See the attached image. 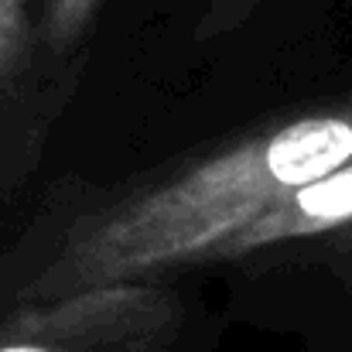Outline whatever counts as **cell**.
<instances>
[{
    "instance_id": "obj_5",
    "label": "cell",
    "mask_w": 352,
    "mask_h": 352,
    "mask_svg": "<svg viewBox=\"0 0 352 352\" xmlns=\"http://www.w3.org/2000/svg\"><path fill=\"white\" fill-rule=\"evenodd\" d=\"M7 3H10V0H0V7H7Z\"/></svg>"
},
{
    "instance_id": "obj_4",
    "label": "cell",
    "mask_w": 352,
    "mask_h": 352,
    "mask_svg": "<svg viewBox=\"0 0 352 352\" xmlns=\"http://www.w3.org/2000/svg\"><path fill=\"white\" fill-rule=\"evenodd\" d=\"M0 352H41V349H0Z\"/></svg>"
},
{
    "instance_id": "obj_2",
    "label": "cell",
    "mask_w": 352,
    "mask_h": 352,
    "mask_svg": "<svg viewBox=\"0 0 352 352\" xmlns=\"http://www.w3.org/2000/svg\"><path fill=\"white\" fill-rule=\"evenodd\" d=\"M352 219V161L287 192L274 209L253 219L246 230L223 243L216 256H236L256 246L284 243V239H308L325 230H336Z\"/></svg>"
},
{
    "instance_id": "obj_1",
    "label": "cell",
    "mask_w": 352,
    "mask_h": 352,
    "mask_svg": "<svg viewBox=\"0 0 352 352\" xmlns=\"http://www.w3.org/2000/svg\"><path fill=\"white\" fill-rule=\"evenodd\" d=\"M349 161L352 110L291 120L96 219L76 250V280L96 287L212 256L287 192Z\"/></svg>"
},
{
    "instance_id": "obj_3",
    "label": "cell",
    "mask_w": 352,
    "mask_h": 352,
    "mask_svg": "<svg viewBox=\"0 0 352 352\" xmlns=\"http://www.w3.org/2000/svg\"><path fill=\"white\" fill-rule=\"evenodd\" d=\"M89 7H93V0H55V24H58V31H76Z\"/></svg>"
}]
</instances>
